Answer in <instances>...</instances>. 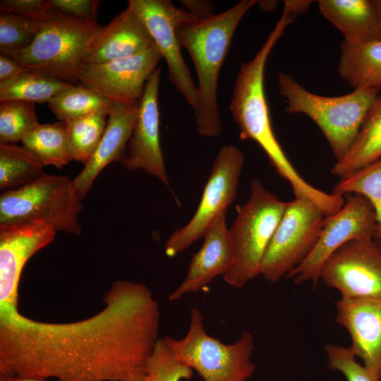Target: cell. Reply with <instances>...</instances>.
Segmentation results:
<instances>
[{
    "instance_id": "obj_1",
    "label": "cell",
    "mask_w": 381,
    "mask_h": 381,
    "mask_svg": "<svg viewBox=\"0 0 381 381\" xmlns=\"http://www.w3.org/2000/svg\"><path fill=\"white\" fill-rule=\"evenodd\" d=\"M104 308L52 323L20 312L0 318V375L58 381H145L159 340L157 301L144 284L119 280Z\"/></svg>"
},
{
    "instance_id": "obj_2",
    "label": "cell",
    "mask_w": 381,
    "mask_h": 381,
    "mask_svg": "<svg viewBox=\"0 0 381 381\" xmlns=\"http://www.w3.org/2000/svg\"><path fill=\"white\" fill-rule=\"evenodd\" d=\"M295 18L291 12L284 9L253 58L241 65L229 108L238 127L240 138L254 140L261 147L277 173L289 183L295 197L307 198L327 212L334 204V196L308 183L291 164L274 133L265 92V68L268 56Z\"/></svg>"
},
{
    "instance_id": "obj_3",
    "label": "cell",
    "mask_w": 381,
    "mask_h": 381,
    "mask_svg": "<svg viewBox=\"0 0 381 381\" xmlns=\"http://www.w3.org/2000/svg\"><path fill=\"white\" fill-rule=\"evenodd\" d=\"M258 2L243 0L219 14L206 18L190 12L178 25L182 47L188 52L197 72L199 98L194 111L201 136L216 137L222 131L217 101L219 71L238 25Z\"/></svg>"
},
{
    "instance_id": "obj_4",
    "label": "cell",
    "mask_w": 381,
    "mask_h": 381,
    "mask_svg": "<svg viewBox=\"0 0 381 381\" xmlns=\"http://www.w3.org/2000/svg\"><path fill=\"white\" fill-rule=\"evenodd\" d=\"M279 93L285 99V110L303 114L320 129L337 162L346 154L354 141L370 108L380 95L374 89H354L341 96L328 97L307 90L292 76L279 73Z\"/></svg>"
},
{
    "instance_id": "obj_5",
    "label": "cell",
    "mask_w": 381,
    "mask_h": 381,
    "mask_svg": "<svg viewBox=\"0 0 381 381\" xmlns=\"http://www.w3.org/2000/svg\"><path fill=\"white\" fill-rule=\"evenodd\" d=\"M162 339L175 358L204 381H246L254 374L252 333L244 330L236 341L224 344L207 334L203 315L197 308L190 310L188 329L182 339Z\"/></svg>"
},
{
    "instance_id": "obj_6",
    "label": "cell",
    "mask_w": 381,
    "mask_h": 381,
    "mask_svg": "<svg viewBox=\"0 0 381 381\" xmlns=\"http://www.w3.org/2000/svg\"><path fill=\"white\" fill-rule=\"evenodd\" d=\"M286 204L260 181H252L250 197L238 208L237 216L229 229L234 262L222 276L226 284L241 289L260 275L263 257Z\"/></svg>"
},
{
    "instance_id": "obj_7",
    "label": "cell",
    "mask_w": 381,
    "mask_h": 381,
    "mask_svg": "<svg viewBox=\"0 0 381 381\" xmlns=\"http://www.w3.org/2000/svg\"><path fill=\"white\" fill-rule=\"evenodd\" d=\"M102 25L60 13L42 24L32 43L12 58L25 68L78 85L87 47Z\"/></svg>"
},
{
    "instance_id": "obj_8",
    "label": "cell",
    "mask_w": 381,
    "mask_h": 381,
    "mask_svg": "<svg viewBox=\"0 0 381 381\" xmlns=\"http://www.w3.org/2000/svg\"><path fill=\"white\" fill-rule=\"evenodd\" d=\"M81 199L69 178L44 174L0 196V224L40 220L56 231L79 235Z\"/></svg>"
},
{
    "instance_id": "obj_9",
    "label": "cell",
    "mask_w": 381,
    "mask_h": 381,
    "mask_svg": "<svg viewBox=\"0 0 381 381\" xmlns=\"http://www.w3.org/2000/svg\"><path fill=\"white\" fill-rule=\"evenodd\" d=\"M325 218L320 207L307 198L287 202L263 257L260 275L270 283L286 278L312 252Z\"/></svg>"
},
{
    "instance_id": "obj_10",
    "label": "cell",
    "mask_w": 381,
    "mask_h": 381,
    "mask_svg": "<svg viewBox=\"0 0 381 381\" xmlns=\"http://www.w3.org/2000/svg\"><path fill=\"white\" fill-rule=\"evenodd\" d=\"M243 164L244 155L239 148L233 145L220 148L194 215L165 243L167 256L177 255L203 238L216 218L226 211L236 198Z\"/></svg>"
},
{
    "instance_id": "obj_11",
    "label": "cell",
    "mask_w": 381,
    "mask_h": 381,
    "mask_svg": "<svg viewBox=\"0 0 381 381\" xmlns=\"http://www.w3.org/2000/svg\"><path fill=\"white\" fill-rule=\"evenodd\" d=\"M347 195L341 209L326 217L312 252L286 278L296 284L311 282L315 287L323 264L337 249L353 240L374 239L377 221L372 205L361 195Z\"/></svg>"
},
{
    "instance_id": "obj_12",
    "label": "cell",
    "mask_w": 381,
    "mask_h": 381,
    "mask_svg": "<svg viewBox=\"0 0 381 381\" xmlns=\"http://www.w3.org/2000/svg\"><path fill=\"white\" fill-rule=\"evenodd\" d=\"M320 280L341 298L381 297V246L375 239L349 241L323 264Z\"/></svg>"
},
{
    "instance_id": "obj_13",
    "label": "cell",
    "mask_w": 381,
    "mask_h": 381,
    "mask_svg": "<svg viewBox=\"0 0 381 381\" xmlns=\"http://www.w3.org/2000/svg\"><path fill=\"white\" fill-rule=\"evenodd\" d=\"M145 25L154 44L166 61L168 77L186 102L195 110L198 87L181 55L177 27L190 12L176 7L169 0H129Z\"/></svg>"
},
{
    "instance_id": "obj_14",
    "label": "cell",
    "mask_w": 381,
    "mask_h": 381,
    "mask_svg": "<svg viewBox=\"0 0 381 381\" xmlns=\"http://www.w3.org/2000/svg\"><path fill=\"white\" fill-rule=\"evenodd\" d=\"M56 233L40 220L0 224V318L19 312L18 286L23 267L54 241Z\"/></svg>"
},
{
    "instance_id": "obj_15",
    "label": "cell",
    "mask_w": 381,
    "mask_h": 381,
    "mask_svg": "<svg viewBox=\"0 0 381 381\" xmlns=\"http://www.w3.org/2000/svg\"><path fill=\"white\" fill-rule=\"evenodd\" d=\"M162 59L154 45L128 57L85 65L78 73V83L111 103L136 104Z\"/></svg>"
},
{
    "instance_id": "obj_16",
    "label": "cell",
    "mask_w": 381,
    "mask_h": 381,
    "mask_svg": "<svg viewBox=\"0 0 381 381\" xmlns=\"http://www.w3.org/2000/svg\"><path fill=\"white\" fill-rule=\"evenodd\" d=\"M160 73L159 66L146 82L138 103V112L128 142V152L121 164L129 170L142 169L169 186L159 135Z\"/></svg>"
},
{
    "instance_id": "obj_17",
    "label": "cell",
    "mask_w": 381,
    "mask_h": 381,
    "mask_svg": "<svg viewBox=\"0 0 381 381\" xmlns=\"http://www.w3.org/2000/svg\"><path fill=\"white\" fill-rule=\"evenodd\" d=\"M335 306L337 322L348 332L351 351L381 381V297L341 298Z\"/></svg>"
},
{
    "instance_id": "obj_18",
    "label": "cell",
    "mask_w": 381,
    "mask_h": 381,
    "mask_svg": "<svg viewBox=\"0 0 381 381\" xmlns=\"http://www.w3.org/2000/svg\"><path fill=\"white\" fill-rule=\"evenodd\" d=\"M226 211L220 214L204 235L200 250L194 254L183 281L169 296L176 301L199 291L217 276H223L234 262V248L226 222Z\"/></svg>"
},
{
    "instance_id": "obj_19",
    "label": "cell",
    "mask_w": 381,
    "mask_h": 381,
    "mask_svg": "<svg viewBox=\"0 0 381 381\" xmlns=\"http://www.w3.org/2000/svg\"><path fill=\"white\" fill-rule=\"evenodd\" d=\"M154 45L143 20L128 4L123 11L93 36L83 66L128 57Z\"/></svg>"
},
{
    "instance_id": "obj_20",
    "label": "cell",
    "mask_w": 381,
    "mask_h": 381,
    "mask_svg": "<svg viewBox=\"0 0 381 381\" xmlns=\"http://www.w3.org/2000/svg\"><path fill=\"white\" fill-rule=\"evenodd\" d=\"M138 103L111 104L107 127L95 152L73 180L81 200L91 190L96 177L104 168L113 162L121 163L123 161L126 144L131 138L138 112Z\"/></svg>"
},
{
    "instance_id": "obj_21",
    "label": "cell",
    "mask_w": 381,
    "mask_h": 381,
    "mask_svg": "<svg viewBox=\"0 0 381 381\" xmlns=\"http://www.w3.org/2000/svg\"><path fill=\"white\" fill-rule=\"evenodd\" d=\"M320 13L350 44L381 40V19L373 0H320Z\"/></svg>"
},
{
    "instance_id": "obj_22",
    "label": "cell",
    "mask_w": 381,
    "mask_h": 381,
    "mask_svg": "<svg viewBox=\"0 0 381 381\" xmlns=\"http://www.w3.org/2000/svg\"><path fill=\"white\" fill-rule=\"evenodd\" d=\"M337 72L354 89L381 90V40L358 44L342 42Z\"/></svg>"
},
{
    "instance_id": "obj_23",
    "label": "cell",
    "mask_w": 381,
    "mask_h": 381,
    "mask_svg": "<svg viewBox=\"0 0 381 381\" xmlns=\"http://www.w3.org/2000/svg\"><path fill=\"white\" fill-rule=\"evenodd\" d=\"M381 158V95L370 108L351 147L331 173L344 177Z\"/></svg>"
},
{
    "instance_id": "obj_24",
    "label": "cell",
    "mask_w": 381,
    "mask_h": 381,
    "mask_svg": "<svg viewBox=\"0 0 381 381\" xmlns=\"http://www.w3.org/2000/svg\"><path fill=\"white\" fill-rule=\"evenodd\" d=\"M23 147L36 157L44 166L57 169L74 160L66 123L40 124L30 131L21 140Z\"/></svg>"
},
{
    "instance_id": "obj_25",
    "label": "cell",
    "mask_w": 381,
    "mask_h": 381,
    "mask_svg": "<svg viewBox=\"0 0 381 381\" xmlns=\"http://www.w3.org/2000/svg\"><path fill=\"white\" fill-rule=\"evenodd\" d=\"M44 165L23 146L0 144V189L25 186L45 174Z\"/></svg>"
},
{
    "instance_id": "obj_26",
    "label": "cell",
    "mask_w": 381,
    "mask_h": 381,
    "mask_svg": "<svg viewBox=\"0 0 381 381\" xmlns=\"http://www.w3.org/2000/svg\"><path fill=\"white\" fill-rule=\"evenodd\" d=\"M71 85L43 73L28 70L19 76L0 82V102L22 101L47 103Z\"/></svg>"
},
{
    "instance_id": "obj_27",
    "label": "cell",
    "mask_w": 381,
    "mask_h": 381,
    "mask_svg": "<svg viewBox=\"0 0 381 381\" xmlns=\"http://www.w3.org/2000/svg\"><path fill=\"white\" fill-rule=\"evenodd\" d=\"M111 104L81 84L71 85L47 103L48 108L56 117L64 121L97 111L109 114Z\"/></svg>"
},
{
    "instance_id": "obj_28",
    "label": "cell",
    "mask_w": 381,
    "mask_h": 381,
    "mask_svg": "<svg viewBox=\"0 0 381 381\" xmlns=\"http://www.w3.org/2000/svg\"><path fill=\"white\" fill-rule=\"evenodd\" d=\"M332 193L341 196L359 194L370 202L377 221L374 239L381 243V158L340 178Z\"/></svg>"
},
{
    "instance_id": "obj_29",
    "label": "cell",
    "mask_w": 381,
    "mask_h": 381,
    "mask_svg": "<svg viewBox=\"0 0 381 381\" xmlns=\"http://www.w3.org/2000/svg\"><path fill=\"white\" fill-rule=\"evenodd\" d=\"M108 114L97 111L66 121L74 160L85 165L90 160L102 138Z\"/></svg>"
},
{
    "instance_id": "obj_30",
    "label": "cell",
    "mask_w": 381,
    "mask_h": 381,
    "mask_svg": "<svg viewBox=\"0 0 381 381\" xmlns=\"http://www.w3.org/2000/svg\"><path fill=\"white\" fill-rule=\"evenodd\" d=\"M42 24L13 13L1 11L0 53L13 57L27 49Z\"/></svg>"
},
{
    "instance_id": "obj_31",
    "label": "cell",
    "mask_w": 381,
    "mask_h": 381,
    "mask_svg": "<svg viewBox=\"0 0 381 381\" xmlns=\"http://www.w3.org/2000/svg\"><path fill=\"white\" fill-rule=\"evenodd\" d=\"M39 123L34 103L22 101L0 102V141H21Z\"/></svg>"
},
{
    "instance_id": "obj_32",
    "label": "cell",
    "mask_w": 381,
    "mask_h": 381,
    "mask_svg": "<svg viewBox=\"0 0 381 381\" xmlns=\"http://www.w3.org/2000/svg\"><path fill=\"white\" fill-rule=\"evenodd\" d=\"M193 370L179 361L162 338H159L147 360L145 381L189 380Z\"/></svg>"
},
{
    "instance_id": "obj_33",
    "label": "cell",
    "mask_w": 381,
    "mask_h": 381,
    "mask_svg": "<svg viewBox=\"0 0 381 381\" xmlns=\"http://www.w3.org/2000/svg\"><path fill=\"white\" fill-rule=\"evenodd\" d=\"M328 367L340 372L347 381H379L356 361L350 347L327 344L325 347Z\"/></svg>"
},
{
    "instance_id": "obj_34",
    "label": "cell",
    "mask_w": 381,
    "mask_h": 381,
    "mask_svg": "<svg viewBox=\"0 0 381 381\" xmlns=\"http://www.w3.org/2000/svg\"><path fill=\"white\" fill-rule=\"evenodd\" d=\"M0 10L41 23L49 20L57 13L51 6L49 0H1Z\"/></svg>"
},
{
    "instance_id": "obj_35",
    "label": "cell",
    "mask_w": 381,
    "mask_h": 381,
    "mask_svg": "<svg viewBox=\"0 0 381 381\" xmlns=\"http://www.w3.org/2000/svg\"><path fill=\"white\" fill-rule=\"evenodd\" d=\"M52 8L60 13L82 20L97 21L100 1L49 0Z\"/></svg>"
},
{
    "instance_id": "obj_36",
    "label": "cell",
    "mask_w": 381,
    "mask_h": 381,
    "mask_svg": "<svg viewBox=\"0 0 381 381\" xmlns=\"http://www.w3.org/2000/svg\"><path fill=\"white\" fill-rule=\"evenodd\" d=\"M28 71L12 57L0 54V82L12 80Z\"/></svg>"
},
{
    "instance_id": "obj_37",
    "label": "cell",
    "mask_w": 381,
    "mask_h": 381,
    "mask_svg": "<svg viewBox=\"0 0 381 381\" xmlns=\"http://www.w3.org/2000/svg\"><path fill=\"white\" fill-rule=\"evenodd\" d=\"M188 11L198 18H206L213 15L212 4L206 1H182Z\"/></svg>"
},
{
    "instance_id": "obj_38",
    "label": "cell",
    "mask_w": 381,
    "mask_h": 381,
    "mask_svg": "<svg viewBox=\"0 0 381 381\" xmlns=\"http://www.w3.org/2000/svg\"><path fill=\"white\" fill-rule=\"evenodd\" d=\"M0 381H46V380L18 376L0 375Z\"/></svg>"
},
{
    "instance_id": "obj_39",
    "label": "cell",
    "mask_w": 381,
    "mask_h": 381,
    "mask_svg": "<svg viewBox=\"0 0 381 381\" xmlns=\"http://www.w3.org/2000/svg\"><path fill=\"white\" fill-rule=\"evenodd\" d=\"M373 2L381 19V0H373Z\"/></svg>"
},
{
    "instance_id": "obj_40",
    "label": "cell",
    "mask_w": 381,
    "mask_h": 381,
    "mask_svg": "<svg viewBox=\"0 0 381 381\" xmlns=\"http://www.w3.org/2000/svg\"><path fill=\"white\" fill-rule=\"evenodd\" d=\"M377 243H378V242H377ZM379 243V244L380 245V246H381V243Z\"/></svg>"
}]
</instances>
